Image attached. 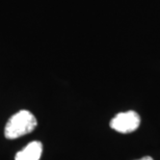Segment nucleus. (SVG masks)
Returning a JSON list of instances; mask_svg holds the SVG:
<instances>
[{"label":"nucleus","mask_w":160,"mask_h":160,"mask_svg":"<svg viewBox=\"0 0 160 160\" xmlns=\"http://www.w3.org/2000/svg\"><path fill=\"white\" fill-rule=\"evenodd\" d=\"M43 152L41 142H31L19 151L15 156V160H40Z\"/></svg>","instance_id":"obj_3"},{"label":"nucleus","mask_w":160,"mask_h":160,"mask_svg":"<svg viewBox=\"0 0 160 160\" xmlns=\"http://www.w3.org/2000/svg\"><path fill=\"white\" fill-rule=\"evenodd\" d=\"M37 125L36 117L30 111L20 110L8 119L4 128V135L8 139H16L32 132Z\"/></svg>","instance_id":"obj_1"},{"label":"nucleus","mask_w":160,"mask_h":160,"mask_svg":"<svg viewBox=\"0 0 160 160\" xmlns=\"http://www.w3.org/2000/svg\"><path fill=\"white\" fill-rule=\"evenodd\" d=\"M140 118L135 111H127L117 114L110 122V127L120 133H131L138 128Z\"/></svg>","instance_id":"obj_2"},{"label":"nucleus","mask_w":160,"mask_h":160,"mask_svg":"<svg viewBox=\"0 0 160 160\" xmlns=\"http://www.w3.org/2000/svg\"><path fill=\"white\" fill-rule=\"evenodd\" d=\"M137 160H154L152 157H150V156H146V157H142L140 159H137Z\"/></svg>","instance_id":"obj_4"}]
</instances>
